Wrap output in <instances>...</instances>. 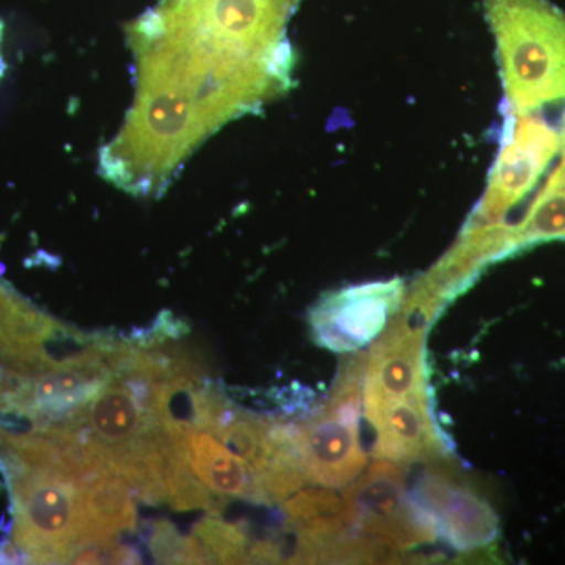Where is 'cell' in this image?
<instances>
[{"mask_svg":"<svg viewBox=\"0 0 565 565\" xmlns=\"http://www.w3.org/2000/svg\"><path fill=\"white\" fill-rule=\"evenodd\" d=\"M66 329L0 285V366L24 374L46 370L54 360L51 344L62 340Z\"/></svg>","mask_w":565,"mask_h":565,"instance_id":"cell-10","label":"cell"},{"mask_svg":"<svg viewBox=\"0 0 565 565\" xmlns=\"http://www.w3.org/2000/svg\"><path fill=\"white\" fill-rule=\"evenodd\" d=\"M140 553L115 541L84 545L71 556L70 564H140Z\"/></svg>","mask_w":565,"mask_h":565,"instance_id":"cell-20","label":"cell"},{"mask_svg":"<svg viewBox=\"0 0 565 565\" xmlns=\"http://www.w3.org/2000/svg\"><path fill=\"white\" fill-rule=\"evenodd\" d=\"M348 511L349 503L344 494H338L329 487L315 486L310 489H300L285 500V512L294 526L344 514Z\"/></svg>","mask_w":565,"mask_h":565,"instance_id":"cell-19","label":"cell"},{"mask_svg":"<svg viewBox=\"0 0 565 565\" xmlns=\"http://www.w3.org/2000/svg\"><path fill=\"white\" fill-rule=\"evenodd\" d=\"M433 397H411L390 405L375 416L374 459L394 463L441 459L449 452V441L444 437L433 414Z\"/></svg>","mask_w":565,"mask_h":565,"instance_id":"cell-9","label":"cell"},{"mask_svg":"<svg viewBox=\"0 0 565 565\" xmlns=\"http://www.w3.org/2000/svg\"><path fill=\"white\" fill-rule=\"evenodd\" d=\"M134 498L136 494L131 486L114 468H107L92 481L85 482L82 486L77 548L115 541L118 534L136 530L137 508Z\"/></svg>","mask_w":565,"mask_h":565,"instance_id":"cell-13","label":"cell"},{"mask_svg":"<svg viewBox=\"0 0 565 565\" xmlns=\"http://www.w3.org/2000/svg\"><path fill=\"white\" fill-rule=\"evenodd\" d=\"M87 426L109 451L111 462L158 424L136 390L114 375L88 405Z\"/></svg>","mask_w":565,"mask_h":565,"instance_id":"cell-12","label":"cell"},{"mask_svg":"<svg viewBox=\"0 0 565 565\" xmlns=\"http://www.w3.org/2000/svg\"><path fill=\"white\" fill-rule=\"evenodd\" d=\"M489 188L468 225H493L533 192L563 148L565 114L511 111Z\"/></svg>","mask_w":565,"mask_h":565,"instance_id":"cell-4","label":"cell"},{"mask_svg":"<svg viewBox=\"0 0 565 565\" xmlns=\"http://www.w3.org/2000/svg\"><path fill=\"white\" fill-rule=\"evenodd\" d=\"M192 534L202 542L212 564H247L250 539L237 523L207 515L193 526Z\"/></svg>","mask_w":565,"mask_h":565,"instance_id":"cell-17","label":"cell"},{"mask_svg":"<svg viewBox=\"0 0 565 565\" xmlns=\"http://www.w3.org/2000/svg\"><path fill=\"white\" fill-rule=\"evenodd\" d=\"M181 434L189 467L212 493L267 504L250 465L215 435L192 426H182Z\"/></svg>","mask_w":565,"mask_h":565,"instance_id":"cell-11","label":"cell"},{"mask_svg":"<svg viewBox=\"0 0 565 565\" xmlns=\"http://www.w3.org/2000/svg\"><path fill=\"white\" fill-rule=\"evenodd\" d=\"M2 465L13 500V544L28 564H70L79 539L84 484L61 471Z\"/></svg>","mask_w":565,"mask_h":565,"instance_id":"cell-2","label":"cell"},{"mask_svg":"<svg viewBox=\"0 0 565 565\" xmlns=\"http://www.w3.org/2000/svg\"><path fill=\"white\" fill-rule=\"evenodd\" d=\"M269 455L256 473L267 504L285 503L310 482L302 424L270 419Z\"/></svg>","mask_w":565,"mask_h":565,"instance_id":"cell-14","label":"cell"},{"mask_svg":"<svg viewBox=\"0 0 565 565\" xmlns=\"http://www.w3.org/2000/svg\"><path fill=\"white\" fill-rule=\"evenodd\" d=\"M505 103L515 114H565V13L550 0H484Z\"/></svg>","mask_w":565,"mask_h":565,"instance_id":"cell-1","label":"cell"},{"mask_svg":"<svg viewBox=\"0 0 565 565\" xmlns=\"http://www.w3.org/2000/svg\"><path fill=\"white\" fill-rule=\"evenodd\" d=\"M269 427L270 419L236 408L232 418L215 433V437L250 465L256 475L269 455Z\"/></svg>","mask_w":565,"mask_h":565,"instance_id":"cell-16","label":"cell"},{"mask_svg":"<svg viewBox=\"0 0 565 565\" xmlns=\"http://www.w3.org/2000/svg\"><path fill=\"white\" fill-rule=\"evenodd\" d=\"M515 250L548 241L565 239V139L557 166L535 195L526 217L511 225Z\"/></svg>","mask_w":565,"mask_h":565,"instance_id":"cell-15","label":"cell"},{"mask_svg":"<svg viewBox=\"0 0 565 565\" xmlns=\"http://www.w3.org/2000/svg\"><path fill=\"white\" fill-rule=\"evenodd\" d=\"M150 552L162 564H207L206 552L195 535L182 537L167 520L156 522L148 537Z\"/></svg>","mask_w":565,"mask_h":565,"instance_id":"cell-18","label":"cell"},{"mask_svg":"<svg viewBox=\"0 0 565 565\" xmlns=\"http://www.w3.org/2000/svg\"><path fill=\"white\" fill-rule=\"evenodd\" d=\"M404 296L401 278L348 286L327 294L310 313L316 343L341 353L373 343L399 311Z\"/></svg>","mask_w":565,"mask_h":565,"instance_id":"cell-6","label":"cell"},{"mask_svg":"<svg viewBox=\"0 0 565 565\" xmlns=\"http://www.w3.org/2000/svg\"><path fill=\"white\" fill-rule=\"evenodd\" d=\"M426 334L396 315L375 341L366 355L363 375L367 422L399 401L433 396L424 345Z\"/></svg>","mask_w":565,"mask_h":565,"instance_id":"cell-7","label":"cell"},{"mask_svg":"<svg viewBox=\"0 0 565 565\" xmlns=\"http://www.w3.org/2000/svg\"><path fill=\"white\" fill-rule=\"evenodd\" d=\"M356 530L399 557V552L437 541L433 516L405 490L403 470L375 459L344 487Z\"/></svg>","mask_w":565,"mask_h":565,"instance_id":"cell-5","label":"cell"},{"mask_svg":"<svg viewBox=\"0 0 565 565\" xmlns=\"http://www.w3.org/2000/svg\"><path fill=\"white\" fill-rule=\"evenodd\" d=\"M280 548L273 541L256 542L248 552L247 564H274L280 563Z\"/></svg>","mask_w":565,"mask_h":565,"instance_id":"cell-21","label":"cell"},{"mask_svg":"<svg viewBox=\"0 0 565 565\" xmlns=\"http://www.w3.org/2000/svg\"><path fill=\"white\" fill-rule=\"evenodd\" d=\"M364 366V353L344 360L329 399L313 419L302 424L308 476L313 486L344 489L366 467V452L360 441Z\"/></svg>","mask_w":565,"mask_h":565,"instance_id":"cell-3","label":"cell"},{"mask_svg":"<svg viewBox=\"0 0 565 565\" xmlns=\"http://www.w3.org/2000/svg\"><path fill=\"white\" fill-rule=\"evenodd\" d=\"M414 497L433 516L438 535L460 552L490 545L500 533L497 512L489 501L446 471H429Z\"/></svg>","mask_w":565,"mask_h":565,"instance_id":"cell-8","label":"cell"}]
</instances>
